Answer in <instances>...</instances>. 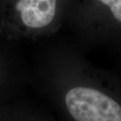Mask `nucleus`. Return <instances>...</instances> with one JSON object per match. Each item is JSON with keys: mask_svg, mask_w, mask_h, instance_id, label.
<instances>
[{"mask_svg": "<svg viewBox=\"0 0 121 121\" xmlns=\"http://www.w3.org/2000/svg\"><path fill=\"white\" fill-rule=\"evenodd\" d=\"M101 2L109 7L115 18L121 22V0H102Z\"/></svg>", "mask_w": 121, "mask_h": 121, "instance_id": "obj_3", "label": "nucleus"}, {"mask_svg": "<svg viewBox=\"0 0 121 121\" xmlns=\"http://www.w3.org/2000/svg\"><path fill=\"white\" fill-rule=\"evenodd\" d=\"M65 100L76 121H121V106L94 89L76 86L68 91Z\"/></svg>", "mask_w": 121, "mask_h": 121, "instance_id": "obj_1", "label": "nucleus"}, {"mask_svg": "<svg viewBox=\"0 0 121 121\" xmlns=\"http://www.w3.org/2000/svg\"><path fill=\"white\" fill-rule=\"evenodd\" d=\"M16 9L23 25L31 28L46 27L53 21L57 2L54 0H21L16 2Z\"/></svg>", "mask_w": 121, "mask_h": 121, "instance_id": "obj_2", "label": "nucleus"}]
</instances>
